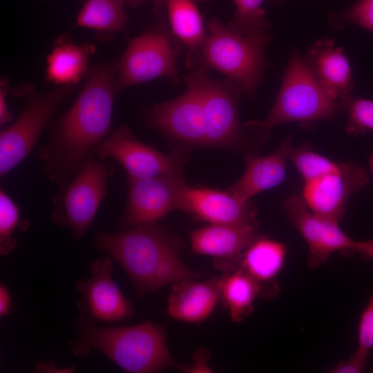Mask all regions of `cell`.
Instances as JSON below:
<instances>
[{
	"mask_svg": "<svg viewBox=\"0 0 373 373\" xmlns=\"http://www.w3.org/2000/svg\"><path fill=\"white\" fill-rule=\"evenodd\" d=\"M289 160L294 164L304 182L338 171L343 164L315 152L307 144L297 147L292 145Z\"/></svg>",
	"mask_w": 373,
	"mask_h": 373,
	"instance_id": "26",
	"label": "cell"
},
{
	"mask_svg": "<svg viewBox=\"0 0 373 373\" xmlns=\"http://www.w3.org/2000/svg\"><path fill=\"white\" fill-rule=\"evenodd\" d=\"M122 0H86L77 16V26L100 32L122 30L127 21Z\"/></svg>",
	"mask_w": 373,
	"mask_h": 373,
	"instance_id": "25",
	"label": "cell"
},
{
	"mask_svg": "<svg viewBox=\"0 0 373 373\" xmlns=\"http://www.w3.org/2000/svg\"><path fill=\"white\" fill-rule=\"evenodd\" d=\"M187 186L178 175L128 178L127 202L117 227L153 223L172 211H182Z\"/></svg>",
	"mask_w": 373,
	"mask_h": 373,
	"instance_id": "11",
	"label": "cell"
},
{
	"mask_svg": "<svg viewBox=\"0 0 373 373\" xmlns=\"http://www.w3.org/2000/svg\"><path fill=\"white\" fill-rule=\"evenodd\" d=\"M367 356L355 352L349 359L341 361L331 369L332 373H360L366 367Z\"/></svg>",
	"mask_w": 373,
	"mask_h": 373,
	"instance_id": "32",
	"label": "cell"
},
{
	"mask_svg": "<svg viewBox=\"0 0 373 373\" xmlns=\"http://www.w3.org/2000/svg\"><path fill=\"white\" fill-rule=\"evenodd\" d=\"M118 59L95 66L72 106L50 126L38 150L44 175L58 188L75 174L107 135L116 90Z\"/></svg>",
	"mask_w": 373,
	"mask_h": 373,
	"instance_id": "1",
	"label": "cell"
},
{
	"mask_svg": "<svg viewBox=\"0 0 373 373\" xmlns=\"http://www.w3.org/2000/svg\"><path fill=\"white\" fill-rule=\"evenodd\" d=\"M263 0H234L236 12L227 27L243 35L269 32L270 24L262 8Z\"/></svg>",
	"mask_w": 373,
	"mask_h": 373,
	"instance_id": "27",
	"label": "cell"
},
{
	"mask_svg": "<svg viewBox=\"0 0 373 373\" xmlns=\"http://www.w3.org/2000/svg\"><path fill=\"white\" fill-rule=\"evenodd\" d=\"M209 352L207 350L200 349L194 354V363L192 366L182 367V370L186 372H212L208 365Z\"/></svg>",
	"mask_w": 373,
	"mask_h": 373,
	"instance_id": "33",
	"label": "cell"
},
{
	"mask_svg": "<svg viewBox=\"0 0 373 373\" xmlns=\"http://www.w3.org/2000/svg\"><path fill=\"white\" fill-rule=\"evenodd\" d=\"M370 163L371 171H372V172L373 173V153L370 157Z\"/></svg>",
	"mask_w": 373,
	"mask_h": 373,
	"instance_id": "40",
	"label": "cell"
},
{
	"mask_svg": "<svg viewBox=\"0 0 373 373\" xmlns=\"http://www.w3.org/2000/svg\"><path fill=\"white\" fill-rule=\"evenodd\" d=\"M94 243L122 267L139 298L166 285L206 275L182 261L174 238L155 222L115 233L97 231Z\"/></svg>",
	"mask_w": 373,
	"mask_h": 373,
	"instance_id": "2",
	"label": "cell"
},
{
	"mask_svg": "<svg viewBox=\"0 0 373 373\" xmlns=\"http://www.w3.org/2000/svg\"><path fill=\"white\" fill-rule=\"evenodd\" d=\"M202 68L191 70L185 81L198 90L203 104L207 146L237 149L245 144L238 105L241 90L227 78L213 79Z\"/></svg>",
	"mask_w": 373,
	"mask_h": 373,
	"instance_id": "8",
	"label": "cell"
},
{
	"mask_svg": "<svg viewBox=\"0 0 373 373\" xmlns=\"http://www.w3.org/2000/svg\"><path fill=\"white\" fill-rule=\"evenodd\" d=\"M100 160L113 159L119 163L129 178L160 175H182L186 161L182 149L165 154L138 140L126 125H122L94 149Z\"/></svg>",
	"mask_w": 373,
	"mask_h": 373,
	"instance_id": "10",
	"label": "cell"
},
{
	"mask_svg": "<svg viewBox=\"0 0 373 373\" xmlns=\"http://www.w3.org/2000/svg\"><path fill=\"white\" fill-rule=\"evenodd\" d=\"M292 145V137L288 136L276 150L268 155H245V173L226 190L240 200L249 202L256 194L280 184L286 178L287 161Z\"/></svg>",
	"mask_w": 373,
	"mask_h": 373,
	"instance_id": "17",
	"label": "cell"
},
{
	"mask_svg": "<svg viewBox=\"0 0 373 373\" xmlns=\"http://www.w3.org/2000/svg\"><path fill=\"white\" fill-rule=\"evenodd\" d=\"M282 207L307 243L309 267L321 266L335 252L354 253L355 240L340 228L338 222L313 212L302 196L295 194L288 196L283 200Z\"/></svg>",
	"mask_w": 373,
	"mask_h": 373,
	"instance_id": "13",
	"label": "cell"
},
{
	"mask_svg": "<svg viewBox=\"0 0 373 373\" xmlns=\"http://www.w3.org/2000/svg\"><path fill=\"white\" fill-rule=\"evenodd\" d=\"M219 298L228 309L231 320L242 322L254 310L256 299L265 294L262 286L240 269L218 278Z\"/></svg>",
	"mask_w": 373,
	"mask_h": 373,
	"instance_id": "24",
	"label": "cell"
},
{
	"mask_svg": "<svg viewBox=\"0 0 373 373\" xmlns=\"http://www.w3.org/2000/svg\"><path fill=\"white\" fill-rule=\"evenodd\" d=\"M329 21L337 30L353 23L373 32V0H358L348 8L332 13Z\"/></svg>",
	"mask_w": 373,
	"mask_h": 373,
	"instance_id": "30",
	"label": "cell"
},
{
	"mask_svg": "<svg viewBox=\"0 0 373 373\" xmlns=\"http://www.w3.org/2000/svg\"><path fill=\"white\" fill-rule=\"evenodd\" d=\"M354 252L365 258L373 260V239L363 241H354Z\"/></svg>",
	"mask_w": 373,
	"mask_h": 373,
	"instance_id": "36",
	"label": "cell"
},
{
	"mask_svg": "<svg viewBox=\"0 0 373 373\" xmlns=\"http://www.w3.org/2000/svg\"><path fill=\"white\" fill-rule=\"evenodd\" d=\"M257 227L210 224L190 232L192 251L200 255L239 260L247 247L259 236Z\"/></svg>",
	"mask_w": 373,
	"mask_h": 373,
	"instance_id": "19",
	"label": "cell"
},
{
	"mask_svg": "<svg viewBox=\"0 0 373 373\" xmlns=\"http://www.w3.org/2000/svg\"><path fill=\"white\" fill-rule=\"evenodd\" d=\"M7 84L5 80L1 81L0 88V124L4 125L5 124L12 120V115L9 110L7 103Z\"/></svg>",
	"mask_w": 373,
	"mask_h": 373,
	"instance_id": "34",
	"label": "cell"
},
{
	"mask_svg": "<svg viewBox=\"0 0 373 373\" xmlns=\"http://www.w3.org/2000/svg\"><path fill=\"white\" fill-rule=\"evenodd\" d=\"M126 6H131V7H135L142 3H143L145 0H122Z\"/></svg>",
	"mask_w": 373,
	"mask_h": 373,
	"instance_id": "38",
	"label": "cell"
},
{
	"mask_svg": "<svg viewBox=\"0 0 373 373\" xmlns=\"http://www.w3.org/2000/svg\"><path fill=\"white\" fill-rule=\"evenodd\" d=\"M180 44L165 21L131 39L118 59L117 93L161 77L168 78L173 84H178L177 60Z\"/></svg>",
	"mask_w": 373,
	"mask_h": 373,
	"instance_id": "7",
	"label": "cell"
},
{
	"mask_svg": "<svg viewBox=\"0 0 373 373\" xmlns=\"http://www.w3.org/2000/svg\"><path fill=\"white\" fill-rule=\"evenodd\" d=\"M69 343L73 354L86 358L97 350L126 372L154 373L167 367L182 369L166 343L164 325L146 321L127 327L79 328Z\"/></svg>",
	"mask_w": 373,
	"mask_h": 373,
	"instance_id": "3",
	"label": "cell"
},
{
	"mask_svg": "<svg viewBox=\"0 0 373 373\" xmlns=\"http://www.w3.org/2000/svg\"><path fill=\"white\" fill-rule=\"evenodd\" d=\"M325 92L334 100L350 93L354 86L349 61L343 48L332 39L323 37L309 46L304 59Z\"/></svg>",
	"mask_w": 373,
	"mask_h": 373,
	"instance_id": "18",
	"label": "cell"
},
{
	"mask_svg": "<svg viewBox=\"0 0 373 373\" xmlns=\"http://www.w3.org/2000/svg\"><path fill=\"white\" fill-rule=\"evenodd\" d=\"M19 208L3 189L0 190V253L8 255L16 247L17 242L13 233L16 227L26 230L29 224L20 222Z\"/></svg>",
	"mask_w": 373,
	"mask_h": 373,
	"instance_id": "29",
	"label": "cell"
},
{
	"mask_svg": "<svg viewBox=\"0 0 373 373\" xmlns=\"http://www.w3.org/2000/svg\"><path fill=\"white\" fill-rule=\"evenodd\" d=\"M186 89L171 101L157 104L150 113L151 124L171 138L191 146H207L203 104L197 88Z\"/></svg>",
	"mask_w": 373,
	"mask_h": 373,
	"instance_id": "14",
	"label": "cell"
},
{
	"mask_svg": "<svg viewBox=\"0 0 373 373\" xmlns=\"http://www.w3.org/2000/svg\"><path fill=\"white\" fill-rule=\"evenodd\" d=\"M75 367H60L52 361L38 362L36 365L35 372L42 373H71L74 372Z\"/></svg>",
	"mask_w": 373,
	"mask_h": 373,
	"instance_id": "35",
	"label": "cell"
},
{
	"mask_svg": "<svg viewBox=\"0 0 373 373\" xmlns=\"http://www.w3.org/2000/svg\"><path fill=\"white\" fill-rule=\"evenodd\" d=\"M71 86L36 93L26 102L18 117L0 133V177L23 160L37 143L57 108L68 97Z\"/></svg>",
	"mask_w": 373,
	"mask_h": 373,
	"instance_id": "9",
	"label": "cell"
},
{
	"mask_svg": "<svg viewBox=\"0 0 373 373\" xmlns=\"http://www.w3.org/2000/svg\"><path fill=\"white\" fill-rule=\"evenodd\" d=\"M339 103L348 115L347 133L357 135L373 131V100L355 97L349 93L340 97Z\"/></svg>",
	"mask_w": 373,
	"mask_h": 373,
	"instance_id": "28",
	"label": "cell"
},
{
	"mask_svg": "<svg viewBox=\"0 0 373 373\" xmlns=\"http://www.w3.org/2000/svg\"><path fill=\"white\" fill-rule=\"evenodd\" d=\"M155 1V3L157 5V11L162 10L160 8H162L163 6H165V3L166 0H154Z\"/></svg>",
	"mask_w": 373,
	"mask_h": 373,
	"instance_id": "39",
	"label": "cell"
},
{
	"mask_svg": "<svg viewBox=\"0 0 373 373\" xmlns=\"http://www.w3.org/2000/svg\"><path fill=\"white\" fill-rule=\"evenodd\" d=\"M208 30L207 37L200 48L198 68L214 69L223 73L242 93L251 99L254 98L268 67L265 48L271 35L269 32L240 35L216 18L209 21Z\"/></svg>",
	"mask_w": 373,
	"mask_h": 373,
	"instance_id": "4",
	"label": "cell"
},
{
	"mask_svg": "<svg viewBox=\"0 0 373 373\" xmlns=\"http://www.w3.org/2000/svg\"><path fill=\"white\" fill-rule=\"evenodd\" d=\"M368 182L363 167L343 162L339 171L305 182L301 196L313 212L338 222L348 199Z\"/></svg>",
	"mask_w": 373,
	"mask_h": 373,
	"instance_id": "15",
	"label": "cell"
},
{
	"mask_svg": "<svg viewBox=\"0 0 373 373\" xmlns=\"http://www.w3.org/2000/svg\"><path fill=\"white\" fill-rule=\"evenodd\" d=\"M205 0H166L165 3L169 28L174 37L187 49L186 66L199 67L200 48L207 32L198 3Z\"/></svg>",
	"mask_w": 373,
	"mask_h": 373,
	"instance_id": "21",
	"label": "cell"
},
{
	"mask_svg": "<svg viewBox=\"0 0 373 373\" xmlns=\"http://www.w3.org/2000/svg\"><path fill=\"white\" fill-rule=\"evenodd\" d=\"M115 169L90 155L52 200L51 218L59 227L69 229L80 240L90 227L106 191Z\"/></svg>",
	"mask_w": 373,
	"mask_h": 373,
	"instance_id": "6",
	"label": "cell"
},
{
	"mask_svg": "<svg viewBox=\"0 0 373 373\" xmlns=\"http://www.w3.org/2000/svg\"><path fill=\"white\" fill-rule=\"evenodd\" d=\"M373 349V293L363 309L358 326V348L356 352L369 356Z\"/></svg>",
	"mask_w": 373,
	"mask_h": 373,
	"instance_id": "31",
	"label": "cell"
},
{
	"mask_svg": "<svg viewBox=\"0 0 373 373\" xmlns=\"http://www.w3.org/2000/svg\"><path fill=\"white\" fill-rule=\"evenodd\" d=\"M182 211L210 224L258 226L254 204L231 192L187 186Z\"/></svg>",
	"mask_w": 373,
	"mask_h": 373,
	"instance_id": "16",
	"label": "cell"
},
{
	"mask_svg": "<svg viewBox=\"0 0 373 373\" xmlns=\"http://www.w3.org/2000/svg\"><path fill=\"white\" fill-rule=\"evenodd\" d=\"M11 307V298L8 289L4 285L0 286V316L9 313Z\"/></svg>",
	"mask_w": 373,
	"mask_h": 373,
	"instance_id": "37",
	"label": "cell"
},
{
	"mask_svg": "<svg viewBox=\"0 0 373 373\" xmlns=\"http://www.w3.org/2000/svg\"><path fill=\"white\" fill-rule=\"evenodd\" d=\"M286 254L284 244L258 236L242 254L238 269L256 280L265 292V283L274 282L283 267Z\"/></svg>",
	"mask_w": 373,
	"mask_h": 373,
	"instance_id": "23",
	"label": "cell"
},
{
	"mask_svg": "<svg viewBox=\"0 0 373 373\" xmlns=\"http://www.w3.org/2000/svg\"><path fill=\"white\" fill-rule=\"evenodd\" d=\"M95 46L89 43L77 45L59 40L46 59L48 81L60 86H72L86 74L88 62Z\"/></svg>",
	"mask_w": 373,
	"mask_h": 373,
	"instance_id": "22",
	"label": "cell"
},
{
	"mask_svg": "<svg viewBox=\"0 0 373 373\" xmlns=\"http://www.w3.org/2000/svg\"><path fill=\"white\" fill-rule=\"evenodd\" d=\"M218 299V278L205 281L185 280L172 285L167 312L173 319L198 323L210 316Z\"/></svg>",
	"mask_w": 373,
	"mask_h": 373,
	"instance_id": "20",
	"label": "cell"
},
{
	"mask_svg": "<svg viewBox=\"0 0 373 373\" xmlns=\"http://www.w3.org/2000/svg\"><path fill=\"white\" fill-rule=\"evenodd\" d=\"M340 110L339 100L328 96L305 59L293 50L278 95L267 117L263 122L250 123L263 140L274 126L289 122L309 126L316 122L334 117Z\"/></svg>",
	"mask_w": 373,
	"mask_h": 373,
	"instance_id": "5",
	"label": "cell"
},
{
	"mask_svg": "<svg viewBox=\"0 0 373 373\" xmlns=\"http://www.w3.org/2000/svg\"><path fill=\"white\" fill-rule=\"evenodd\" d=\"M113 269L110 258L96 259L90 265L91 276L76 283L81 293L77 303L80 313L75 321L79 329L94 326L97 321L112 323L133 316V305L113 280Z\"/></svg>",
	"mask_w": 373,
	"mask_h": 373,
	"instance_id": "12",
	"label": "cell"
}]
</instances>
